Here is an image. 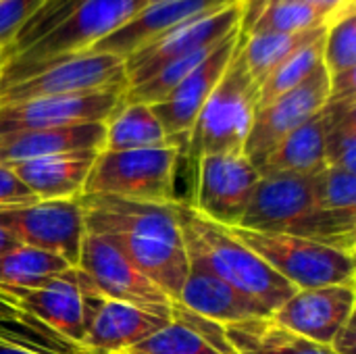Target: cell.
<instances>
[{
  "label": "cell",
  "instance_id": "cell-39",
  "mask_svg": "<svg viewBox=\"0 0 356 354\" xmlns=\"http://www.w3.org/2000/svg\"><path fill=\"white\" fill-rule=\"evenodd\" d=\"M17 244H19V242L15 240V236L0 227V255H2V252H8V250L15 248Z\"/></svg>",
  "mask_w": 356,
  "mask_h": 354
},
{
  "label": "cell",
  "instance_id": "cell-29",
  "mask_svg": "<svg viewBox=\"0 0 356 354\" xmlns=\"http://www.w3.org/2000/svg\"><path fill=\"white\" fill-rule=\"evenodd\" d=\"M334 119L325 138V165L356 171V96L330 98Z\"/></svg>",
  "mask_w": 356,
  "mask_h": 354
},
{
  "label": "cell",
  "instance_id": "cell-23",
  "mask_svg": "<svg viewBox=\"0 0 356 354\" xmlns=\"http://www.w3.org/2000/svg\"><path fill=\"white\" fill-rule=\"evenodd\" d=\"M334 119V104L332 100L290 131L269 154L267 163L261 171H286L298 175H315L325 167V138Z\"/></svg>",
  "mask_w": 356,
  "mask_h": 354
},
{
  "label": "cell",
  "instance_id": "cell-6",
  "mask_svg": "<svg viewBox=\"0 0 356 354\" xmlns=\"http://www.w3.org/2000/svg\"><path fill=\"white\" fill-rule=\"evenodd\" d=\"M229 230L242 244H246L254 255H259L275 273H280L296 290L356 284L353 255L288 234L252 232L244 227Z\"/></svg>",
  "mask_w": 356,
  "mask_h": 354
},
{
  "label": "cell",
  "instance_id": "cell-32",
  "mask_svg": "<svg viewBox=\"0 0 356 354\" xmlns=\"http://www.w3.org/2000/svg\"><path fill=\"white\" fill-rule=\"evenodd\" d=\"M123 354H223L190 328L169 321Z\"/></svg>",
  "mask_w": 356,
  "mask_h": 354
},
{
  "label": "cell",
  "instance_id": "cell-26",
  "mask_svg": "<svg viewBox=\"0 0 356 354\" xmlns=\"http://www.w3.org/2000/svg\"><path fill=\"white\" fill-rule=\"evenodd\" d=\"M327 27H313L290 33H257L248 38H240V54L252 75V79L261 86V81L290 54L296 50L321 40Z\"/></svg>",
  "mask_w": 356,
  "mask_h": 354
},
{
  "label": "cell",
  "instance_id": "cell-21",
  "mask_svg": "<svg viewBox=\"0 0 356 354\" xmlns=\"http://www.w3.org/2000/svg\"><path fill=\"white\" fill-rule=\"evenodd\" d=\"M96 154L92 150L50 154L19 161L10 169L38 200H75L83 194Z\"/></svg>",
  "mask_w": 356,
  "mask_h": 354
},
{
  "label": "cell",
  "instance_id": "cell-36",
  "mask_svg": "<svg viewBox=\"0 0 356 354\" xmlns=\"http://www.w3.org/2000/svg\"><path fill=\"white\" fill-rule=\"evenodd\" d=\"M300 2H305L307 6L317 10L327 25L332 21H336L338 17L350 13V10H356L355 0H300Z\"/></svg>",
  "mask_w": 356,
  "mask_h": 354
},
{
  "label": "cell",
  "instance_id": "cell-3",
  "mask_svg": "<svg viewBox=\"0 0 356 354\" xmlns=\"http://www.w3.org/2000/svg\"><path fill=\"white\" fill-rule=\"evenodd\" d=\"M125 88V61L96 50L42 61H4L0 71V104Z\"/></svg>",
  "mask_w": 356,
  "mask_h": 354
},
{
  "label": "cell",
  "instance_id": "cell-11",
  "mask_svg": "<svg viewBox=\"0 0 356 354\" xmlns=\"http://www.w3.org/2000/svg\"><path fill=\"white\" fill-rule=\"evenodd\" d=\"M146 6L148 0H86L50 33L8 61H42L92 50L100 40L129 23Z\"/></svg>",
  "mask_w": 356,
  "mask_h": 354
},
{
  "label": "cell",
  "instance_id": "cell-16",
  "mask_svg": "<svg viewBox=\"0 0 356 354\" xmlns=\"http://www.w3.org/2000/svg\"><path fill=\"white\" fill-rule=\"evenodd\" d=\"M317 207L313 175L261 171L248 209L238 227L284 234L294 221Z\"/></svg>",
  "mask_w": 356,
  "mask_h": 354
},
{
  "label": "cell",
  "instance_id": "cell-14",
  "mask_svg": "<svg viewBox=\"0 0 356 354\" xmlns=\"http://www.w3.org/2000/svg\"><path fill=\"white\" fill-rule=\"evenodd\" d=\"M123 92L125 90H100L0 104V136L81 123H106L121 106Z\"/></svg>",
  "mask_w": 356,
  "mask_h": 354
},
{
  "label": "cell",
  "instance_id": "cell-7",
  "mask_svg": "<svg viewBox=\"0 0 356 354\" xmlns=\"http://www.w3.org/2000/svg\"><path fill=\"white\" fill-rule=\"evenodd\" d=\"M106 298L171 321V300L111 240L86 232L75 265Z\"/></svg>",
  "mask_w": 356,
  "mask_h": 354
},
{
  "label": "cell",
  "instance_id": "cell-41",
  "mask_svg": "<svg viewBox=\"0 0 356 354\" xmlns=\"http://www.w3.org/2000/svg\"><path fill=\"white\" fill-rule=\"evenodd\" d=\"M161 2H167V0H148V6L150 4H161Z\"/></svg>",
  "mask_w": 356,
  "mask_h": 354
},
{
  "label": "cell",
  "instance_id": "cell-15",
  "mask_svg": "<svg viewBox=\"0 0 356 354\" xmlns=\"http://www.w3.org/2000/svg\"><path fill=\"white\" fill-rule=\"evenodd\" d=\"M238 38H240V27L234 29L229 35H225L219 46L181 81L177 83L161 102L150 104L154 115L159 117L167 138L181 148H186L188 134L202 111L204 102L213 94L215 86L223 77L236 48H238Z\"/></svg>",
  "mask_w": 356,
  "mask_h": 354
},
{
  "label": "cell",
  "instance_id": "cell-40",
  "mask_svg": "<svg viewBox=\"0 0 356 354\" xmlns=\"http://www.w3.org/2000/svg\"><path fill=\"white\" fill-rule=\"evenodd\" d=\"M0 354H35V353L25 351V348H21V346H15V344H10V342H6V340H0Z\"/></svg>",
  "mask_w": 356,
  "mask_h": 354
},
{
  "label": "cell",
  "instance_id": "cell-27",
  "mask_svg": "<svg viewBox=\"0 0 356 354\" xmlns=\"http://www.w3.org/2000/svg\"><path fill=\"white\" fill-rule=\"evenodd\" d=\"M67 269L71 265L63 257L17 244L0 255V292L6 288H38Z\"/></svg>",
  "mask_w": 356,
  "mask_h": 354
},
{
  "label": "cell",
  "instance_id": "cell-38",
  "mask_svg": "<svg viewBox=\"0 0 356 354\" xmlns=\"http://www.w3.org/2000/svg\"><path fill=\"white\" fill-rule=\"evenodd\" d=\"M21 315L23 313L13 305V300L0 292V319H13V317H21Z\"/></svg>",
  "mask_w": 356,
  "mask_h": 354
},
{
  "label": "cell",
  "instance_id": "cell-42",
  "mask_svg": "<svg viewBox=\"0 0 356 354\" xmlns=\"http://www.w3.org/2000/svg\"><path fill=\"white\" fill-rule=\"evenodd\" d=\"M2 65H4V54L0 52V71H2Z\"/></svg>",
  "mask_w": 356,
  "mask_h": 354
},
{
  "label": "cell",
  "instance_id": "cell-17",
  "mask_svg": "<svg viewBox=\"0 0 356 354\" xmlns=\"http://www.w3.org/2000/svg\"><path fill=\"white\" fill-rule=\"evenodd\" d=\"M355 284L296 290L271 317L290 332L330 346L336 332L355 315Z\"/></svg>",
  "mask_w": 356,
  "mask_h": 354
},
{
  "label": "cell",
  "instance_id": "cell-37",
  "mask_svg": "<svg viewBox=\"0 0 356 354\" xmlns=\"http://www.w3.org/2000/svg\"><path fill=\"white\" fill-rule=\"evenodd\" d=\"M330 348L336 354H356V315L348 317L336 332Z\"/></svg>",
  "mask_w": 356,
  "mask_h": 354
},
{
  "label": "cell",
  "instance_id": "cell-22",
  "mask_svg": "<svg viewBox=\"0 0 356 354\" xmlns=\"http://www.w3.org/2000/svg\"><path fill=\"white\" fill-rule=\"evenodd\" d=\"M104 136L106 123H81L67 127L6 134L0 136V165L10 167L19 161L65 152H100L104 146Z\"/></svg>",
  "mask_w": 356,
  "mask_h": 354
},
{
  "label": "cell",
  "instance_id": "cell-34",
  "mask_svg": "<svg viewBox=\"0 0 356 354\" xmlns=\"http://www.w3.org/2000/svg\"><path fill=\"white\" fill-rule=\"evenodd\" d=\"M40 2L42 0H0V52L13 42Z\"/></svg>",
  "mask_w": 356,
  "mask_h": 354
},
{
  "label": "cell",
  "instance_id": "cell-1",
  "mask_svg": "<svg viewBox=\"0 0 356 354\" xmlns=\"http://www.w3.org/2000/svg\"><path fill=\"white\" fill-rule=\"evenodd\" d=\"M86 232L111 240L150 282L177 303L188 277V255L175 202L154 204L81 194Z\"/></svg>",
  "mask_w": 356,
  "mask_h": 354
},
{
  "label": "cell",
  "instance_id": "cell-20",
  "mask_svg": "<svg viewBox=\"0 0 356 354\" xmlns=\"http://www.w3.org/2000/svg\"><path fill=\"white\" fill-rule=\"evenodd\" d=\"M188 277L181 286L177 303H181L192 313L211 319L219 325L271 315L265 307L257 305L254 300L225 284L221 277H217L200 261L188 259Z\"/></svg>",
  "mask_w": 356,
  "mask_h": 354
},
{
  "label": "cell",
  "instance_id": "cell-4",
  "mask_svg": "<svg viewBox=\"0 0 356 354\" xmlns=\"http://www.w3.org/2000/svg\"><path fill=\"white\" fill-rule=\"evenodd\" d=\"M257 108L259 83L252 79L238 44L223 77L215 86L188 134L181 161H186L194 171L198 159L207 154L244 152Z\"/></svg>",
  "mask_w": 356,
  "mask_h": 354
},
{
  "label": "cell",
  "instance_id": "cell-31",
  "mask_svg": "<svg viewBox=\"0 0 356 354\" xmlns=\"http://www.w3.org/2000/svg\"><path fill=\"white\" fill-rule=\"evenodd\" d=\"M330 77L356 71V10L332 21L323 35V58Z\"/></svg>",
  "mask_w": 356,
  "mask_h": 354
},
{
  "label": "cell",
  "instance_id": "cell-24",
  "mask_svg": "<svg viewBox=\"0 0 356 354\" xmlns=\"http://www.w3.org/2000/svg\"><path fill=\"white\" fill-rule=\"evenodd\" d=\"M223 332L236 354H336L280 325L271 315L223 325Z\"/></svg>",
  "mask_w": 356,
  "mask_h": 354
},
{
  "label": "cell",
  "instance_id": "cell-30",
  "mask_svg": "<svg viewBox=\"0 0 356 354\" xmlns=\"http://www.w3.org/2000/svg\"><path fill=\"white\" fill-rule=\"evenodd\" d=\"M86 0H42L40 6L33 10V15L21 25L13 42L2 50L4 61L17 56L25 48H29L33 42L50 33L58 23H63L67 17H71Z\"/></svg>",
  "mask_w": 356,
  "mask_h": 354
},
{
  "label": "cell",
  "instance_id": "cell-28",
  "mask_svg": "<svg viewBox=\"0 0 356 354\" xmlns=\"http://www.w3.org/2000/svg\"><path fill=\"white\" fill-rule=\"evenodd\" d=\"M323 58V38L296 50L286 61H282L259 86V106L269 104L277 96L294 90L300 86L319 65Z\"/></svg>",
  "mask_w": 356,
  "mask_h": 354
},
{
  "label": "cell",
  "instance_id": "cell-5",
  "mask_svg": "<svg viewBox=\"0 0 356 354\" xmlns=\"http://www.w3.org/2000/svg\"><path fill=\"white\" fill-rule=\"evenodd\" d=\"M179 161L181 148L175 144L123 152L100 150L86 179L83 194L154 204L177 202L181 200L175 192Z\"/></svg>",
  "mask_w": 356,
  "mask_h": 354
},
{
  "label": "cell",
  "instance_id": "cell-18",
  "mask_svg": "<svg viewBox=\"0 0 356 354\" xmlns=\"http://www.w3.org/2000/svg\"><path fill=\"white\" fill-rule=\"evenodd\" d=\"M2 294L8 296L23 315L40 321L60 338L81 348L83 305L75 267L38 288H6Z\"/></svg>",
  "mask_w": 356,
  "mask_h": 354
},
{
  "label": "cell",
  "instance_id": "cell-12",
  "mask_svg": "<svg viewBox=\"0 0 356 354\" xmlns=\"http://www.w3.org/2000/svg\"><path fill=\"white\" fill-rule=\"evenodd\" d=\"M77 277L83 305L81 351L86 354H123L169 323L167 319L106 298L88 282L79 269Z\"/></svg>",
  "mask_w": 356,
  "mask_h": 354
},
{
  "label": "cell",
  "instance_id": "cell-9",
  "mask_svg": "<svg viewBox=\"0 0 356 354\" xmlns=\"http://www.w3.org/2000/svg\"><path fill=\"white\" fill-rule=\"evenodd\" d=\"M0 227L15 236L19 244L63 257L77 265L81 240L86 236L83 209L75 200H33L0 209Z\"/></svg>",
  "mask_w": 356,
  "mask_h": 354
},
{
  "label": "cell",
  "instance_id": "cell-8",
  "mask_svg": "<svg viewBox=\"0 0 356 354\" xmlns=\"http://www.w3.org/2000/svg\"><path fill=\"white\" fill-rule=\"evenodd\" d=\"M194 192L188 204L202 217L223 225L238 227L261 171L244 156L236 154H207L194 165Z\"/></svg>",
  "mask_w": 356,
  "mask_h": 354
},
{
  "label": "cell",
  "instance_id": "cell-33",
  "mask_svg": "<svg viewBox=\"0 0 356 354\" xmlns=\"http://www.w3.org/2000/svg\"><path fill=\"white\" fill-rule=\"evenodd\" d=\"M317 207L330 211H356V175L338 167H323L313 175Z\"/></svg>",
  "mask_w": 356,
  "mask_h": 354
},
{
  "label": "cell",
  "instance_id": "cell-19",
  "mask_svg": "<svg viewBox=\"0 0 356 354\" xmlns=\"http://www.w3.org/2000/svg\"><path fill=\"white\" fill-rule=\"evenodd\" d=\"M240 0H167L161 4H150L142 13H138L129 23L100 40L92 50L111 52L121 58L144 46L146 42L163 35L165 31L184 25L188 21L200 19L204 15L223 10Z\"/></svg>",
  "mask_w": 356,
  "mask_h": 354
},
{
  "label": "cell",
  "instance_id": "cell-2",
  "mask_svg": "<svg viewBox=\"0 0 356 354\" xmlns=\"http://www.w3.org/2000/svg\"><path fill=\"white\" fill-rule=\"evenodd\" d=\"M175 211L188 259L200 261L240 294L273 313L296 292L292 284L242 244L229 227L202 217L186 200H177Z\"/></svg>",
  "mask_w": 356,
  "mask_h": 354
},
{
  "label": "cell",
  "instance_id": "cell-10",
  "mask_svg": "<svg viewBox=\"0 0 356 354\" xmlns=\"http://www.w3.org/2000/svg\"><path fill=\"white\" fill-rule=\"evenodd\" d=\"M330 100V75L323 63L294 90L259 106L252 119L244 156L261 171L275 146L298 125L319 113Z\"/></svg>",
  "mask_w": 356,
  "mask_h": 354
},
{
  "label": "cell",
  "instance_id": "cell-35",
  "mask_svg": "<svg viewBox=\"0 0 356 354\" xmlns=\"http://www.w3.org/2000/svg\"><path fill=\"white\" fill-rule=\"evenodd\" d=\"M33 200H38V198L15 175V171L6 165H0V209L25 204V202H33Z\"/></svg>",
  "mask_w": 356,
  "mask_h": 354
},
{
  "label": "cell",
  "instance_id": "cell-25",
  "mask_svg": "<svg viewBox=\"0 0 356 354\" xmlns=\"http://www.w3.org/2000/svg\"><path fill=\"white\" fill-rule=\"evenodd\" d=\"M173 144L150 104L121 102V106L106 121V136L102 150L123 152L140 148H159ZM177 146V144H175Z\"/></svg>",
  "mask_w": 356,
  "mask_h": 354
},
{
  "label": "cell",
  "instance_id": "cell-13",
  "mask_svg": "<svg viewBox=\"0 0 356 354\" xmlns=\"http://www.w3.org/2000/svg\"><path fill=\"white\" fill-rule=\"evenodd\" d=\"M238 27H240V2L165 31L163 35L146 42L144 46H140L138 50H134L123 58L127 88L142 83L144 79L154 75L161 67L177 58H184L188 54L219 44L225 35H229Z\"/></svg>",
  "mask_w": 356,
  "mask_h": 354
}]
</instances>
